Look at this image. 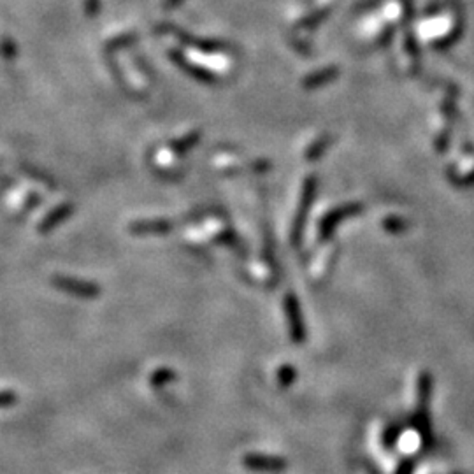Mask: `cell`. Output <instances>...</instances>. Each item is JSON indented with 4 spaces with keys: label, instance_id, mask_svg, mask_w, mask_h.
Segmentation results:
<instances>
[{
    "label": "cell",
    "instance_id": "1",
    "mask_svg": "<svg viewBox=\"0 0 474 474\" xmlns=\"http://www.w3.org/2000/svg\"><path fill=\"white\" fill-rule=\"evenodd\" d=\"M430 389H432V381H430L429 374L420 376L418 381V403H416V411L411 418L413 429L418 432L422 443H430L432 441V427H430Z\"/></svg>",
    "mask_w": 474,
    "mask_h": 474
},
{
    "label": "cell",
    "instance_id": "2",
    "mask_svg": "<svg viewBox=\"0 0 474 474\" xmlns=\"http://www.w3.org/2000/svg\"><path fill=\"white\" fill-rule=\"evenodd\" d=\"M242 466L244 469L251 473H262V474H280L285 473L288 468L287 458L280 457V455H267V454H256V451H249L242 457Z\"/></svg>",
    "mask_w": 474,
    "mask_h": 474
},
{
    "label": "cell",
    "instance_id": "3",
    "mask_svg": "<svg viewBox=\"0 0 474 474\" xmlns=\"http://www.w3.org/2000/svg\"><path fill=\"white\" fill-rule=\"evenodd\" d=\"M316 190H318V179L316 176H309L304 181V188H302V199H300V208L299 213H297V218L294 222V230H292V244L299 246L300 241H302V232H304V225H306V218H307V211L313 206L314 197H316Z\"/></svg>",
    "mask_w": 474,
    "mask_h": 474
},
{
    "label": "cell",
    "instance_id": "4",
    "mask_svg": "<svg viewBox=\"0 0 474 474\" xmlns=\"http://www.w3.org/2000/svg\"><path fill=\"white\" fill-rule=\"evenodd\" d=\"M285 309H287L288 325H290V338L295 345H302L306 339V327H304L302 313H300V306L297 297L292 294L285 295Z\"/></svg>",
    "mask_w": 474,
    "mask_h": 474
},
{
    "label": "cell",
    "instance_id": "5",
    "mask_svg": "<svg viewBox=\"0 0 474 474\" xmlns=\"http://www.w3.org/2000/svg\"><path fill=\"white\" fill-rule=\"evenodd\" d=\"M53 285L60 290L67 292L71 295L83 297V299H93L100 294V288L95 283H90V281H81V280H72V278L59 276L53 280Z\"/></svg>",
    "mask_w": 474,
    "mask_h": 474
},
{
    "label": "cell",
    "instance_id": "6",
    "mask_svg": "<svg viewBox=\"0 0 474 474\" xmlns=\"http://www.w3.org/2000/svg\"><path fill=\"white\" fill-rule=\"evenodd\" d=\"M360 211V206L358 204H346L343 208L334 209V211L328 213L320 223V237L327 239L331 237V234L334 232V229L338 227L339 222H343L345 218H348L350 215H355V213Z\"/></svg>",
    "mask_w": 474,
    "mask_h": 474
},
{
    "label": "cell",
    "instance_id": "7",
    "mask_svg": "<svg viewBox=\"0 0 474 474\" xmlns=\"http://www.w3.org/2000/svg\"><path fill=\"white\" fill-rule=\"evenodd\" d=\"M130 232L136 236H150V234H169L174 230V223L169 220H143L130 225Z\"/></svg>",
    "mask_w": 474,
    "mask_h": 474
},
{
    "label": "cell",
    "instance_id": "8",
    "mask_svg": "<svg viewBox=\"0 0 474 474\" xmlns=\"http://www.w3.org/2000/svg\"><path fill=\"white\" fill-rule=\"evenodd\" d=\"M71 213H72V204L59 206V208L53 209V211L49 213L48 216H46L45 222L41 223V227H39V229H41V232H49V230L55 229L57 225H60L61 222H65V220L71 216Z\"/></svg>",
    "mask_w": 474,
    "mask_h": 474
},
{
    "label": "cell",
    "instance_id": "9",
    "mask_svg": "<svg viewBox=\"0 0 474 474\" xmlns=\"http://www.w3.org/2000/svg\"><path fill=\"white\" fill-rule=\"evenodd\" d=\"M403 425L401 423H389V425L383 429L381 434V444L386 450H393V448L399 444L401 436H403Z\"/></svg>",
    "mask_w": 474,
    "mask_h": 474
},
{
    "label": "cell",
    "instance_id": "10",
    "mask_svg": "<svg viewBox=\"0 0 474 474\" xmlns=\"http://www.w3.org/2000/svg\"><path fill=\"white\" fill-rule=\"evenodd\" d=\"M202 139V134L201 132H190L186 134L184 137H181V139L174 141V143L171 144L172 151H174L176 155H184L188 153L190 150H194L195 146L199 144V141Z\"/></svg>",
    "mask_w": 474,
    "mask_h": 474
},
{
    "label": "cell",
    "instance_id": "11",
    "mask_svg": "<svg viewBox=\"0 0 474 474\" xmlns=\"http://www.w3.org/2000/svg\"><path fill=\"white\" fill-rule=\"evenodd\" d=\"M176 378H178V374H176L172 369L160 367L150 376V383H151V386H153V389H164V386L174 383Z\"/></svg>",
    "mask_w": 474,
    "mask_h": 474
},
{
    "label": "cell",
    "instance_id": "12",
    "mask_svg": "<svg viewBox=\"0 0 474 474\" xmlns=\"http://www.w3.org/2000/svg\"><path fill=\"white\" fill-rule=\"evenodd\" d=\"M338 76V71L336 69H325V71L318 72V74H313L309 76L307 79H304V88L306 90H313V88H318V86L325 85V83L332 81V79Z\"/></svg>",
    "mask_w": 474,
    "mask_h": 474
},
{
    "label": "cell",
    "instance_id": "13",
    "mask_svg": "<svg viewBox=\"0 0 474 474\" xmlns=\"http://www.w3.org/2000/svg\"><path fill=\"white\" fill-rule=\"evenodd\" d=\"M178 65L181 69H183V71H186L188 74L190 76H194L195 79H199V81H202V83H215L216 81V78L213 74H209L208 71H202V69H199V67H194V65H190V64H186V61H183L178 57Z\"/></svg>",
    "mask_w": 474,
    "mask_h": 474
},
{
    "label": "cell",
    "instance_id": "14",
    "mask_svg": "<svg viewBox=\"0 0 474 474\" xmlns=\"http://www.w3.org/2000/svg\"><path fill=\"white\" fill-rule=\"evenodd\" d=\"M295 379H297V371L294 365L285 364L278 369V383H280L283 389H288V386L294 385Z\"/></svg>",
    "mask_w": 474,
    "mask_h": 474
},
{
    "label": "cell",
    "instance_id": "15",
    "mask_svg": "<svg viewBox=\"0 0 474 474\" xmlns=\"http://www.w3.org/2000/svg\"><path fill=\"white\" fill-rule=\"evenodd\" d=\"M328 143H331V137H324V139H320V141H318V143H314L313 146H311L309 150H307V153H306L307 160H309V162L318 160V158H320L321 155H324V151L328 148Z\"/></svg>",
    "mask_w": 474,
    "mask_h": 474
},
{
    "label": "cell",
    "instance_id": "16",
    "mask_svg": "<svg viewBox=\"0 0 474 474\" xmlns=\"http://www.w3.org/2000/svg\"><path fill=\"white\" fill-rule=\"evenodd\" d=\"M218 241L222 242V244L230 246V248H232L234 251H237L239 255H241V253H244V249H242V242L239 241L237 236L232 232V230H225L223 234H220Z\"/></svg>",
    "mask_w": 474,
    "mask_h": 474
},
{
    "label": "cell",
    "instance_id": "17",
    "mask_svg": "<svg viewBox=\"0 0 474 474\" xmlns=\"http://www.w3.org/2000/svg\"><path fill=\"white\" fill-rule=\"evenodd\" d=\"M415 468H416L415 458L406 457L399 462V466H397V469H396V474H413Z\"/></svg>",
    "mask_w": 474,
    "mask_h": 474
}]
</instances>
